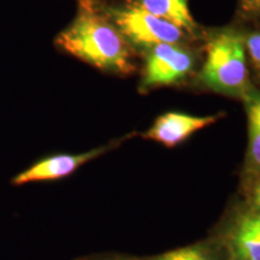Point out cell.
<instances>
[{
  "label": "cell",
  "instance_id": "6da1fadb",
  "mask_svg": "<svg viewBox=\"0 0 260 260\" xmlns=\"http://www.w3.org/2000/svg\"><path fill=\"white\" fill-rule=\"evenodd\" d=\"M60 51L104 73L129 76L136 71V51L100 11L95 0H79L73 22L56 38Z\"/></svg>",
  "mask_w": 260,
  "mask_h": 260
},
{
  "label": "cell",
  "instance_id": "7a4b0ae2",
  "mask_svg": "<svg viewBox=\"0 0 260 260\" xmlns=\"http://www.w3.org/2000/svg\"><path fill=\"white\" fill-rule=\"evenodd\" d=\"M204 61L197 71L201 88L220 95L240 98L251 89L245 35L224 27L204 30Z\"/></svg>",
  "mask_w": 260,
  "mask_h": 260
},
{
  "label": "cell",
  "instance_id": "3957f363",
  "mask_svg": "<svg viewBox=\"0 0 260 260\" xmlns=\"http://www.w3.org/2000/svg\"><path fill=\"white\" fill-rule=\"evenodd\" d=\"M100 11L121 31L136 51L144 53L159 44H191L187 32L165 19L149 14L138 6L122 0L121 3H105L95 0Z\"/></svg>",
  "mask_w": 260,
  "mask_h": 260
},
{
  "label": "cell",
  "instance_id": "277c9868",
  "mask_svg": "<svg viewBox=\"0 0 260 260\" xmlns=\"http://www.w3.org/2000/svg\"><path fill=\"white\" fill-rule=\"evenodd\" d=\"M139 92L176 86L198 70L199 53L190 44H159L144 53Z\"/></svg>",
  "mask_w": 260,
  "mask_h": 260
},
{
  "label": "cell",
  "instance_id": "5b68a950",
  "mask_svg": "<svg viewBox=\"0 0 260 260\" xmlns=\"http://www.w3.org/2000/svg\"><path fill=\"white\" fill-rule=\"evenodd\" d=\"M129 136L99 146V147L81 152V153H56L38 159L24 170L19 171L10 180L12 187H22L31 183H46L56 182L70 177L87 162L109 153L118 147Z\"/></svg>",
  "mask_w": 260,
  "mask_h": 260
},
{
  "label": "cell",
  "instance_id": "8992f818",
  "mask_svg": "<svg viewBox=\"0 0 260 260\" xmlns=\"http://www.w3.org/2000/svg\"><path fill=\"white\" fill-rule=\"evenodd\" d=\"M220 117L222 115L194 116L176 111L162 113L142 134V138L169 148L176 147L199 130L214 124Z\"/></svg>",
  "mask_w": 260,
  "mask_h": 260
},
{
  "label": "cell",
  "instance_id": "52a82bcc",
  "mask_svg": "<svg viewBox=\"0 0 260 260\" xmlns=\"http://www.w3.org/2000/svg\"><path fill=\"white\" fill-rule=\"evenodd\" d=\"M224 248L229 260H260V217L242 211L228 228Z\"/></svg>",
  "mask_w": 260,
  "mask_h": 260
},
{
  "label": "cell",
  "instance_id": "ba28073f",
  "mask_svg": "<svg viewBox=\"0 0 260 260\" xmlns=\"http://www.w3.org/2000/svg\"><path fill=\"white\" fill-rule=\"evenodd\" d=\"M149 14L175 24L194 41L203 40L204 30L194 21L188 0H124Z\"/></svg>",
  "mask_w": 260,
  "mask_h": 260
},
{
  "label": "cell",
  "instance_id": "9c48e42d",
  "mask_svg": "<svg viewBox=\"0 0 260 260\" xmlns=\"http://www.w3.org/2000/svg\"><path fill=\"white\" fill-rule=\"evenodd\" d=\"M248 119L247 168L253 175L260 174V92L251 87L242 98Z\"/></svg>",
  "mask_w": 260,
  "mask_h": 260
},
{
  "label": "cell",
  "instance_id": "30bf717a",
  "mask_svg": "<svg viewBox=\"0 0 260 260\" xmlns=\"http://www.w3.org/2000/svg\"><path fill=\"white\" fill-rule=\"evenodd\" d=\"M144 260H229V258H226V251L222 252L218 247L210 243H198Z\"/></svg>",
  "mask_w": 260,
  "mask_h": 260
},
{
  "label": "cell",
  "instance_id": "8fae6325",
  "mask_svg": "<svg viewBox=\"0 0 260 260\" xmlns=\"http://www.w3.org/2000/svg\"><path fill=\"white\" fill-rule=\"evenodd\" d=\"M245 46L251 59L260 67V30L245 35Z\"/></svg>",
  "mask_w": 260,
  "mask_h": 260
},
{
  "label": "cell",
  "instance_id": "7c38bea8",
  "mask_svg": "<svg viewBox=\"0 0 260 260\" xmlns=\"http://www.w3.org/2000/svg\"><path fill=\"white\" fill-rule=\"evenodd\" d=\"M239 14L243 18L259 17L260 0H239Z\"/></svg>",
  "mask_w": 260,
  "mask_h": 260
},
{
  "label": "cell",
  "instance_id": "4fadbf2b",
  "mask_svg": "<svg viewBox=\"0 0 260 260\" xmlns=\"http://www.w3.org/2000/svg\"><path fill=\"white\" fill-rule=\"evenodd\" d=\"M248 197L249 203H251L249 209L260 217V174L256 175L254 180H253L248 191Z\"/></svg>",
  "mask_w": 260,
  "mask_h": 260
},
{
  "label": "cell",
  "instance_id": "5bb4252c",
  "mask_svg": "<svg viewBox=\"0 0 260 260\" xmlns=\"http://www.w3.org/2000/svg\"><path fill=\"white\" fill-rule=\"evenodd\" d=\"M80 260H125L119 256H92V258H86V259H80Z\"/></svg>",
  "mask_w": 260,
  "mask_h": 260
}]
</instances>
